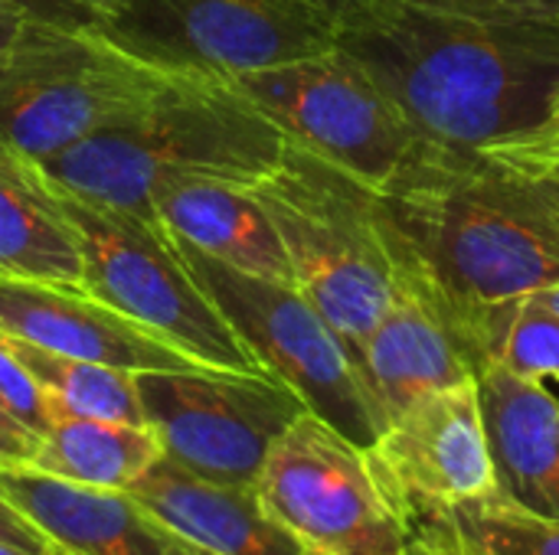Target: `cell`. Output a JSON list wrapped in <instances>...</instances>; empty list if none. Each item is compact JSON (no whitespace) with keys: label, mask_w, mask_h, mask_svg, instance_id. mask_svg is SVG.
I'll return each instance as SVG.
<instances>
[{"label":"cell","mask_w":559,"mask_h":555,"mask_svg":"<svg viewBox=\"0 0 559 555\" xmlns=\"http://www.w3.org/2000/svg\"><path fill=\"white\" fill-rule=\"evenodd\" d=\"M400 281L419 288L495 363L518 304L559 288V193L478 147L419 141L377 186Z\"/></svg>","instance_id":"6da1fadb"},{"label":"cell","mask_w":559,"mask_h":555,"mask_svg":"<svg viewBox=\"0 0 559 555\" xmlns=\"http://www.w3.org/2000/svg\"><path fill=\"white\" fill-rule=\"evenodd\" d=\"M334 46L396 101L419 141L488 147L550 121L557 23H485L400 0H334Z\"/></svg>","instance_id":"7a4b0ae2"},{"label":"cell","mask_w":559,"mask_h":555,"mask_svg":"<svg viewBox=\"0 0 559 555\" xmlns=\"http://www.w3.org/2000/svg\"><path fill=\"white\" fill-rule=\"evenodd\" d=\"M288 134L229 79L174 72L144 105L95 128L62 154L36 164L49 186L154 216V193L180 180L255 186L285 157Z\"/></svg>","instance_id":"3957f363"},{"label":"cell","mask_w":559,"mask_h":555,"mask_svg":"<svg viewBox=\"0 0 559 555\" xmlns=\"http://www.w3.org/2000/svg\"><path fill=\"white\" fill-rule=\"evenodd\" d=\"M249 193L272 216L298 291L360 360L396 291L393 255L377 216V186L288 141L282 164Z\"/></svg>","instance_id":"277c9868"},{"label":"cell","mask_w":559,"mask_h":555,"mask_svg":"<svg viewBox=\"0 0 559 555\" xmlns=\"http://www.w3.org/2000/svg\"><path fill=\"white\" fill-rule=\"evenodd\" d=\"M170 75L92 26L23 20L0 49V154L43 164L144 105Z\"/></svg>","instance_id":"5b68a950"},{"label":"cell","mask_w":559,"mask_h":555,"mask_svg":"<svg viewBox=\"0 0 559 555\" xmlns=\"http://www.w3.org/2000/svg\"><path fill=\"white\" fill-rule=\"evenodd\" d=\"M52 193L75 232L82 288L92 298L121 311L203 366L265 373L213 298L197 285L174 236L160 222L69 196L56 186Z\"/></svg>","instance_id":"8992f818"},{"label":"cell","mask_w":559,"mask_h":555,"mask_svg":"<svg viewBox=\"0 0 559 555\" xmlns=\"http://www.w3.org/2000/svg\"><path fill=\"white\" fill-rule=\"evenodd\" d=\"M174 242L197 285L213 298L259 366L298 393L311 415L360 448H370L383 435L386 415L350 347L295 285L246 275L180 236Z\"/></svg>","instance_id":"52a82bcc"},{"label":"cell","mask_w":559,"mask_h":555,"mask_svg":"<svg viewBox=\"0 0 559 555\" xmlns=\"http://www.w3.org/2000/svg\"><path fill=\"white\" fill-rule=\"evenodd\" d=\"M92 29L164 72L239 75L334 49V0H102Z\"/></svg>","instance_id":"ba28073f"},{"label":"cell","mask_w":559,"mask_h":555,"mask_svg":"<svg viewBox=\"0 0 559 555\" xmlns=\"http://www.w3.org/2000/svg\"><path fill=\"white\" fill-rule=\"evenodd\" d=\"M265 510L318 555H406L413 530L357 442L305 412L255 481Z\"/></svg>","instance_id":"9c48e42d"},{"label":"cell","mask_w":559,"mask_h":555,"mask_svg":"<svg viewBox=\"0 0 559 555\" xmlns=\"http://www.w3.org/2000/svg\"><path fill=\"white\" fill-rule=\"evenodd\" d=\"M147 429L170 464L233 487H255L269 451L305 402L265 373L213 366L138 373Z\"/></svg>","instance_id":"30bf717a"},{"label":"cell","mask_w":559,"mask_h":555,"mask_svg":"<svg viewBox=\"0 0 559 555\" xmlns=\"http://www.w3.org/2000/svg\"><path fill=\"white\" fill-rule=\"evenodd\" d=\"M223 79L269 114L288 141L370 186L386 183L419 144L396 101L337 46Z\"/></svg>","instance_id":"8fae6325"},{"label":"cell","mask_w":559,"mask_h":555,"mask_svg":"<svg viewBox=\"0 0 559 555\" xmlns=\"http://www.w3.org/2000/svg\"><path fill=\"white\" fill-rule=\"evenodd\" d=\"M367 455L413 533L465 504L498 497L478 379L429 393L403 409Z\"/></svg>","instance_id":"7c38bea8"},{"label":"cell","mask_w":559,"mask_h":555,"mask_svg":"<svg viewBox=\"0 0 559 555\" xmlns=\"http://www.w3.org/2000/svg\"><path fill=\"white\" fill-rule=\"evenodd\" d=\"M0 334L43 350L131 373L197 370L203 363L174 350L82 285L0 278Z\"/></svg>","instance_id":"4fadbf2b"},{"label":"cell","mask_w":559,"mask_h":555,"mask_svg":"<svg viewBox=\"0 0 559 555\" xmlns=\"http://www.w3.org/2000/svg\"><path fill=\"white\" fill-rule=\"evenodd\" d=\"M357 366L390 425L423 396L478 379L485 363L419 288L396 278L393 304L367 337Z\"/></svg>","instance_id":"5bb4252c"},{"label":"cell","mask_w":559,"mask_h":555,"mask_svg":"<svg viewBox=\"0 0 559 555\" xmlns=\"http://www.w3.org/2000/svg\"><path fill=\"white\" fill-rule=\"evenodd\" d=\"M128 494L154 523L216 555H318L265 510L255 487L216 484L167 458Z\"/></svg>","instance_id":"9a60e30c"},{"label":"cell","mask_w":559,"mask_h":555,"mask_svg":"<svg viewBox=\"0 0 559 555\" xmlns=\"http://www.w3.org/2000/svg\"><path fill=\"white\" fill-rule=\"evenodd\" d=\"M478 393L498 494L527 514L559 520V399L501 363L481 366Z\"/></svg>","instance_id":"2e32d148"},{"label":"cell","mask_w":559,"mask_h":555,"mask_svg":"<svg viewBox=\"0 0 559 555\" xmlns=\"http://www.w3.org/2000/svg\"><path fill=\"white\" fill-rule=\"evenodd\" d=\"M10 504L66 555H167L160 527L128 491H105L33 464L0 468Z\"/></svg>","instance_id":"e0dca14e"},{"label":"cell","mask_w":559,"mask_h":555,"mask_svg":"<svg viewBox=\"0 0 559 555\" xmlns=\"http://www.w3.org/2000/svg\"><path fill=\"white\" fill-rule=\"evenodd\" d=\"M154 216L170 236L187 239L246 275L295 285L282 236L246 186L226 180H180L154 193Z\"/></svg>","instance_id":"ac0fdd59"},{"label":"cell","mask_w":559,"mask_h":555,"mask_svg":"<svg viewBox=\"0 0 559 555\" xmlns=\"http://www.w3.org/2000/svg\"><path fill=\"white\" fill-rule=\"evenodd\" d=\"M0 278L82 285L75 232L36 164L0 154Z\"/></svg>","instance_id":"d6986e66"},{"label":"cell","mask_w":559,"mask_h":555,"mask_svg":"<svg viewBox=\"0 0 559 555\" xmlns=\"http://www.w3.org/2000/svg\"><path fill=\"white\" fill-rule=\"evenodd\" d=\"M164 458L147 425L56 415L39 438L33 468L105 491H131Z\"/></svg>","instance_id":"ffe728a7"},{"label":"cell","mask_w":559,"mask_h":555,"mask_svg":"<svg viewBox=\"0 0 559 555\" xmlns=\"http://www.w3.org/2000/svg\"><path fill=\"white\" fill-rule=\"evenodd\" d=\"M7 347L23 363V370L39 383V389L52 399L56 415H82V419H105V422H128L147 425L141 396H138V373L62 357L26 343L20 337H7Z\"/></svg>","instance_id":"44dd1931"},{"label":"cell","mask_w":559,"mask_h":555,"mask_svg":"<svg viewBox=\"0 0 559 555\" xmlns=\"http://www.w3.org/2000/svg\"><path fill=\"white\" fill-rule=\"evenodd\" d=\"M419 533L449 536L481 555H559V520L527 514L501 494L465 504Z\"/></svg>","instance_id":"7402d4cb"},{"label":"cell","mask_w":559,"mask_h":555,"mask_svg":"<svg viewBox=\"0 0 559 555\" xmlns=\"http://www.w3.org/2000/svg\"><path fill=\"white\" fill-rule=\"evenodd\" d=\"M495 363L521 379L559 383V311L547 307L534 294L524 298L501 337Z\"/></svg>","instance_id":"603a6c76"},{"label":"cell","mask_w":559,"mask_h":555,"mask_svg":"<svg viewBox=\"0 0 559 555\" xmlns=\"http://www.w3.org/2000/svg\"><path fill=\"white\" fill-rule=\"evenodd\" d=\"M0 406L23 422L26 429H33L39 438L49 432V425L56 422V406L52 399L39 389V383L23 370V363L13 357V350L7 347L3 334H0Z\"/></svg>","instance_id":"cb8c5ba5"},{"label":"cell","mask_w":559,"mask_h":555,"mask_svg":"<svg viewBox=\"0 0 559 555\" xmlns=\"http://www.w3.org/2000/svg\"><path fill=\"white\" fill-rule=\"evenodd\" d=\"M478 150H485L488 157H495V160H501V164H508L527 177L559 183V121H547L540 128L501 137V141L478 147Z\"/></svg>","instance_id":"d4e9b609"},{"label":"cell","mask_w":559,"mask_h":555,"mask_svg":"<svg viewBox=\"0 0 559 555\" xmlns=\"http://www.w3.org/2000/svg\"><path fill=\"white\" fill-rule=\"evenodd\" d=\"M419 10L485 20V23H557L559 0H400Z\"/></svg>","instance_id":"484cf974"},{"label":"cell","mask_w":559,"mask_h":555,"mask_svg":"<svg viewBox=\"0 0 559 555\" xmlns=\"http://www.w3.org/2000/svg\"><path fill=\"white\" fill-rule=\"evenodd\" d=\"M0 10L59 26H95V10L75 0H0Z\"/></svg>","instance_id":"4316f807"},{"label":"cell","mask_w":559,"mask_h":555,"mask_svg":"<svg viewBox=\"0 0 559 555\" xmlns=\"http://www.w3.org/2000/svg\"><path fill=\"white\" fill-rule=\"evenodd\" d=\"M0 543H10V546H20L33 555H66L49 536H43L13 504L10 497L0 491Z\"/></svg>","instance_id":"83f0119b"},{"label":"cell","mask_w":559,"mask_h":555,"mask_svg":"<svg viewBox=\"0 0 559 555\" xmlns=\"http://www.w3.org/2000/svg\"><path fill=\"white\" fill-rule=\"evenodd\" d=\"M39 448V435L33 429H26L23 422H16L3 406H0V468H13V464H33Z\"/></svg>","instance_id":"f1b7e54d"},{"label":"cell","mask_w":559,"mask_h":555,"mask_svg":"<svg viewBox=\"0 0 559 555\" xmlns=\"http://www.w3.org/2000/svg\"><path fill=\"white\" fill-rule=\"evenodd\" d=\"M406 555H481L449 536H439V533H416L413 543H409V553Z\"/></svg>","instance_id":"f546056e"},{"label":"cell","mask_w":559,"mask_h":555,"mask_svg":"<svg viewBox=\"0 0 559 555\" xmlns=\"http://www.w3.org/2000/svg\"><path fill=\"white\" fill-rule=\"evenodd\" d=\"M160 536H164L167 555H216L210 553V550H203V546H197V543H190V540H183V536H177V533H170V530H164V527H160Z\"/></svg>","instance_id":"4dcf8cb0"},{"label":"cell","mask_w":559,"mask_h":555,"mask_svg":"<svg viewBox=\"0 0 559 555\" xmlns=\"http://www.w3.org/2000/svg\"><path fill=\"white\" fill-rule=\"evenodd\" d=\"M23 20L26 16H20V13H10V10H0V49L16 36V29L23 26Z\"/></svg>","instance_id":"1f68e13d"},{"label":"cell","mask_w":559,"mask_h":555,"mask_svg":"<svg viewBox=\"0 0 559 555\" xmlns=\"http://www.w3.org/2000/svg\"><path fill=\"white\" fill-rule=\"evenodd\" d=\"M534 298H537V301H544L547 307L559 311V288H547V291H537Z\"/></svg>","instance_id":"d6a6232c"},{"label":"cell","mask_w":559,"mask_h":555,"mask_svg":"<svg viewBox=\"0 0 559 555\" xmlns=\"http://www.w3.org/2000/svg\"><path fill=\"white\" fill-rule=\"evenodd\" d=\"M550 121H559V82L554 88V98H550Z\"/></svg>","instance_id":"836d02e7"},{"label":"cell","mask_w":559,"mask_h":555,"mask_svg":"<svg viewBox=\"0 0 559 555\" xmlns=\"http://www.w3.org/2000/svg\"><path fill=\"white\" fill-rule=\"evenodd\" d=\"M0 555H33V553H26V550H20V546H10V543H0Z\"/></svg>","instance_id":"e575fe53"},{"label":"cell","mask_w":559,"mask_h":555,"mask_svg":"<svg viewBox=\"0 0 559 555\" xmlns=\"http://www.w3.org/2000/svg\"><path fill=\"white\" fill-rule=\"evenodd\" d=\"M75 3H85V7H92V10H95V7H98L102 0H75Z\"/></svg>","instance_id":"d590c367"},{"label":"cell","mask_w":559,"mask_h":555,"mask_svg":"<svg viewBox=\"0 0 559 555\" xmlns=\"http://www.w3.org/2000/svg\"><path fill=\"white\" fill-rule=\"evenodd\" d=\"M554 190H557V193H559V183H554Z\"/></svg>","instance_id":"8d00e7d4"}]
</instances>
